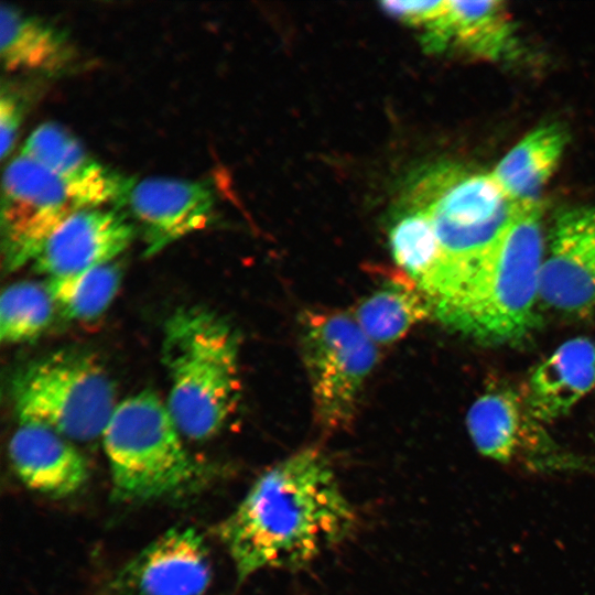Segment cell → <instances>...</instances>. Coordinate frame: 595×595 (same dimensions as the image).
I'll return each instance as SVG.
<instances>
[{
  "label": "cell",
  "mask_w": 595,
  "mask_h": 595,
  "mask_svg": "<svg viewBox=\"0 0 595 595\" xmlns=\"http://www.w3.org/2000/svg\"><path fill=\"white\" fill-rule=\"evenodd\" d=\"M238 347L234 328L209 309L180 307L167 317L161 349L171 381L166 404L187 439L214 436L236 410Z\"/></svg>",
  "instance_id": "obj_2"
},
{
  "label": "cell",
  "mask_w": 595,
  "mask_h": 595,
  "mask_svg": "<svg viewBox=\"0 0 595 595\" xmlns=\"http://www.w3.org/2000/svg\"><path fill=\"white\" fill-rule=\"evenodd\" d=\"M210 582L208 554L194 528H173L134 556L118 583L133 595H203Z\"/></svg>",
  "instance_id": "obj_12"
},
{
  "label": "cell",
  "mask_w": 595,
  "mask_h": 595,
  "mask_svg": "<svg viewBox=\"0 0 595 595\" xmlns=\"http://www.w3.org/2000/svg\"><path fill=\"white\" fill-rule=\"evenodd\" d=\"M595 387V342L572 338L532 372L526 405L532 418L553 421L566 414Z\"/></svg>",
  "instance_id": "obj_16"
},
{
  "label": "cell",
  "mask_w": 595,
  "mask_h": 595,
  "mask_svg": "<svg viewBox=\"0 0 595 595\" xmlns=\"http://www.w3.org/2000/svg\"><path fill=\"white\" fill-rule=\"evenodd\" d=\"M125 205L138 221L145 255L153 256L209 221L214 197L203 182L148 177L134 183Z\"/></svg>",
  "instance_id": "obj_11"
},
{
  "label": "cell",
  "mask_w": 595,
  "mask_h": 595,
  "mask_svg": "<svg viewBox=\"0 0 595 595\" xmlns=\"http://www.w3.org/2000/svg\"><path fill=\"white\" fill-rule=\"evenodd\" d=\"M9 455L22 483L52 498L73 495L88 477L85 457L71 440L40 424L20 422Z\"/></svg>",
  "instance_id": "obj_15"
},
{
  "label": "cell",
  "mask_w": 595,
  "mask_h": 595,
  "mask_svg": "<svg viewBox=\"0 0 595 595\" xmlns=\"http://www.w3.org/2000/svg\"><path fill=\"white\" fill-rule=\"evenodd\" d=\"M85 209L68 186L36 161L20 154L6 167L1 186V247L7 271L33 262L48 236Z\"/></svg>",
  "instance_id": "obj_7"
},
{
  "label": "cell",
  "mask_w": 595,
  "mask_h": 595,
  "mask_svg": "<svg viewBox=\"0 0 595 595\" xmlns=\"http://www.w3.org/2000/svg\"><path fill=\"white\" fill-rule=\"evenodd\" d=\"M171 412L156 393L140 391L119 402L101 435L117 501L175 497L199 483Z\"/></svg>",
  "instance_id": "obj_4"
},
{
  "label": "cell",
  "mask_w": 595,
  "mask_h": 595,
  "mask_svg": "<svg viewBox=\"0 0 595 595\" xmlns=\"http://www.w3.org/2000/svg\"><path fill=\"white\" fill-rule=\"evenodd\" d=\"M55 304L46 285L32 281L11 284L0 301V338L17 344L40 336L51 324Z\"/></svg>",
  "instance_id": "obj_21"
},
{
  "label": "cell",
  "mask_w": 595,
  "mask_h": 595,
  "mask_svg": "<svg viewBox=\"0 0 595 595\" xmlns=\"http://www.w3.org/2000/svg\"><path fill=\"white\" fill-rule=\"evenodd\" d=\"M23 116V107L18 96L2 88L0 96L1 159L11 151Z\"/></svg>",
  "instance_id": "obj_22"
},
{
  "label": "cell",
  "mask_w": 595,
  "mask_h": 595,
  "mask_svg": "<svg viewBox=\"0 0 595 595\" xmlns=\"http://www.w3.org/2000/svg\"><path fill=\"white\" fill-rule=\"evenodd\" d=\"M0 53L7 71L46 75L62 72L76 56L69 36L60 26L6 3L1 6Z\"/></svg>",
  "instance_id": "obj_17"
},
{
  "label": "cell",
  "mask_w": 595,
  "mask_h": 595,
  "mask_svg": "<svg viewBox=\"0 0 595 595\" xmlns=\"http://www.w3.org/2000/svg\"><path fill=\"white\" fill-rule=\"evenodd\" d=\"M300 339L317 424L327 432L347 428L377 364L376 344L339 312L306 311Z\"/></svg>",
  "instance_id": "obj_6"
},
{
  "label": "cell",
  "mask_w": 595,
  "mask_h": 595,
  "mask_svg": "<svg viewBox=\"0 0 595 595\" xmlns=\"http://www.w3.org/2000/svg\"><path fill=\"white\" fill-rule=\"evenodd\" d=\"M540 300L567 313L595 309V205L558 215L542 262Z\"/></svg>",
  "instance_id": "obj_9"
},
{
  "label": "cell",
  "mask_w": 595,
  "mask_h": 595,
  "mask_svg": "<svg viewBox=\"0 0 595 595\" xmlns=\"http://www.w3.org/2000/svg\"><path fill=\"white\" fill-rule=\"evenodd\" d=\"M566 141V132L559 125L541 126L522 138L491 174L513 202H538L537 196L555 169Z\"/></svg>",
  "instance_id": "obj_18"
},
{
  "label": "cell",
  "mask_w": 595,
  "mask_h": 595,
  "mask_svg": "<svg viewBox=\"0 0 595 595\" xmlns=\"http://www.w3.org/2000/svg\"><path fill=\"white\" fill-rule=\"evenodd\" d=\"M121 269L113 262L79 273L50 278L46 284L55 307L68 320L90 321L111 304L120 282Z\"/></svg>",
  "instance_id": "obj_20"
},
{
  "label": "cell",
  "mask_w": 595,
  "mask_h": 595,
  "mask_svg": "<svg viewBox=\"0 0 595 595\" xmlns=\"http://www.w3.org/2000/svg\"><path fill=\"white\" fill-rule=\"evenodd\" d=\"M543 247L540 203H522L480 273L442 323L485 343L522 338L538 323Z\"/></svg>",
  "instance_id": "obj_3"
},
{
  "label": "cell",
  "mask_w": 595,
  "mask_h": 595,
  "mask_svg": "<svg viewBox=\"0 0 595 595\" xmlns=\"http://www.w3.org/2000/svg\"><path fill=\"white\" fill-rule=\"evenodd\" d=\"M381 6L419 29L428 51L458 50L493 61L515 54L513 29L501 1H387Z\"/></svg>",
  "instance_id": "obj_8"
},
{
  "label": "cell",
  "mask_w": 595,
  "mask_h": 595,
  "mask_svg": "<svg viewBox=\"0 0 595 595\" xmlns=\"http://www.w3.org/2000/svg\"><path fill=\"white\" fill-rule=\"evenodd\" d=\"M134 236V224L118 208L79 209L48 236L33 264L50 278L79 273L112 262Z\"/></svg>",
  "instance_id": "obj_10"
},
{
  "label": "cell",
  "mask_w": 595,
  "mask_h": 595,
  "mask_svg": "<svg viewBox=\"0 0 595 595\" xmlns=\"http://www.w3.org/2000/svg\"><path fill=\"white\" fill-rule=\"evenodd\" d=\"M21 154L60 177L83 208L108 203L122 206L136 183L93 158L71 132L53 122L39 126L26 139Z\"/></svg>",
  "instance_id": "obj_13"
},
{
  "label": "cell",
  "mask_w": 595,
  "mask_h": 595,
  "mask_svg": "<svg viewBox=\"0 0 595 595\" xmlns=\"http://www.w3.org/2000/svg\"><path fill=\"white\" fill-rule=\"evenodd\" d=\"M11 393L20 422L46 426L68 440L101 436L118 402L112 379L97 359L61 349L20 369Z\"/></svg>",
  "instance_id": "obj_5"
},
{
  "label": "cell",
  "mask_w": 595,
  "mask_h": 595,
  "mask_svg": "<svg viewBox=\"0 0 595 595\" xmlns=\"http://www.w3.org/2000/svg\"><path fill=\"white\" fill-rule=\"evenodd\" d=\"M466 424L476 448L488 458L504 464L522 459L538 469L572 466L545 437L528 428L520 401L510 390L495 389L477 398L467 411Z\"/></svg>",
  "instance_id": "obj_14"
},
{
  "label": "cell",
  "mask_w": 595,
  "mask_h": 595,
  "mask_svg": "<svg viewBox=\"0 0 595 595\" xmlns=\"http://www.w3.org/2000/svg\"><path fill=\"white\" fill-rule=\"evenodd\" d=\"M430 316L432 311L426 299L403 272L366 296L353 315L375 344L399 340Z\"/></svg>",
  "instance_id": "obj_19"
},
{
  "label": "cell",
  "mask_w": 595,
  "mask_h": 595,
  "mask_svg": "<svg viewBox=\"0 0 595 595\" xmlns=\"http://www.w3.org/2000/svg\"><path fill=\"white\" fill-rule=\"evenodd\" d=\"M355 523L328 458L306 447L262 473L216 530L242 581L262 569L307 565Z\"/></svg>",
  "instance_id": "obj_1"
}]
</instances>
